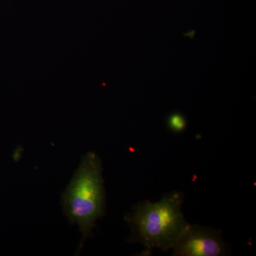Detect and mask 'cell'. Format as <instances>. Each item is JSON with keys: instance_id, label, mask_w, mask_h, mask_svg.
I'll return each mask as SVG.
<instances>
[{"instance_id": "obj_4", "label": "cell", "mask_w": 256, "mask_h": 256, "mask_svg": "<svg viewBox=\"0 0 256 256\" xmlns=\"http://www.w3.org/2000/svg\"><path fill=\"white\" fill-rule=\"evenodd\" d=\"M168 124L174 132H182L186 128V120L182 114H173L170 117Z\"/></svg>"}, {"instance_id": "obj_3", "label": "cell", "mask_w": 256, "mask_h": 256, "mask_svg": "<svg viewBox=\"0 0 256 256\" xmlns=\"http://www.w3.org/2000/svg\"><path fill=\"white\" fill-rule=\"evenodd\" d=\"M174 256H220L227 247L218 230L188 224L173 247Z\"/></svg>"}, {"instance_id": "obj_1", "label": "cell", "mask_w": 256, "mask_h": 256, "mask_svg": "<svg viewBox=\"0 0 256 256\" xmlns=\"http://www.w3.org/2000/svg\"><path fill=\"white\" fill-rule=\"evenodd\" d=\"M183 198L174 191L159 202L146 200L134 205L124 218L131 230L128 242L163 252L172 249L188 224L182 210Z\"/></svg>"}, {"instance_id": "obj_2", "label": "cell", "mask_w": 256, "mask_h": 256, "mask_svg": "<svg viewBox=\"0 0 256 256\" xmlns=\"http://www.w3.org/2000/svg\"><path fill=\"white\" fill-rule=\"evenodd\" d=\"M102 161L94 152L82 158L78 169L62 195L64 214L76 224L82 234L79 254L84 242L92 236L96 222L105 214L106 191Z\"/></svg>"}]
</instances>
